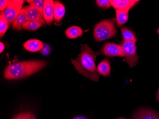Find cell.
Returning a JSON list of instances; mask_svg holds the SVG:
<instances>
[{"mask_svg": "<svg viewBox=\"0 0 159 119\" xmlns=\"http://www.w3.org/2000/svg\"><path fill=\"white\" fill-rule=\"evenodd\" d=\"M96 54L86 44L81 45V52L76 59H71V63L80 74L86 78L98 81L100 78L96 67Z\"/></svg>", "mask_w": 159, "mask_h": 119, "instance_id": "1", "label": "cell"}, {"mask_svg": "<svg viewBox=\"0 0 159 119\" xmlns=\"http://www.w3.org/2000/svg\"><path fill=\"white\" fill-rule=\"evenodd\" d=\"M47 63L42 60L24 61L11 63L4 70V76L8 80L25 78L43 69Z\"/></svg>", "mask_w": 159, "mask_h": 119, "instance_id": "2", "label": "cell"}, {"mask_svg": "<svg viewBox=\"0 0 159 119\" xmlns=\"http://www.w3.org/2000/svg\"><path fill=\"white\" fill-rule=\"evenodd\" d=\"M117 33L114 19H106L100 21L94 27V38L97 42L105 41L115 36Z\"/></svg>", "mask_w": 159, "mask_h": 119, "instance_id": "3", "label": "cell"}, {"mask_svg": "<svg viewBox=\"0 0 159 119\" xmlns=\"http://www.w3.org/2000/svg\"><path fill=\"white\" fill-rule=\"evenodd\" d=\"M120 46L124 54V61L131 67H133L138 62V55L136 53L135 43L131 41H122Z\"/></svg>", "mask_w": 159, "mask_h": 119, "instance_id": "4", "label": "cell"}, {"mask_svg": "<svg viewBox=\"0 0 159 119\" xmlns=\"http://www.w3.org/2000/svg\"><path fill=\"white\" fill-rule=\"evenodd\" d=\"M24 2L20 0H9V3L7 8L4 11L1 12L10 25H13L17 17L23 9L22 6Z\"/></svg>", "mask_w": 159, "mask_h": 119, "instance_id": "5", "label": "cell"}, {"mask_svg": "<svg viewBox=\"0 0 159 119\" xmlns=\"http://www.w3.org/2000/svg\"><path fill=\"white\" fill-rule=\"evenodd\" d=\"M101 54L109 57L118 56L124 57V54L121 46L117 44L111 43H106L103 45L102 49L96 53V55Z\"/></svg>", "mask_w": 159, "mask_h": 119, "instance_id": "6", "label": "cell"}, {"mask_svg": "<svg viewBox=\"0 0 159 119\" xmlns=\"http://www.w3.org/2000/svg\"><path fill=\"white\" fill-rule=\"evenodd\" d=\"M132 119H159V113L150 108H141L133 114Z\"/></svg>", "mask_w": 159, "mask_h": 119, "instance_id": "7", "label": "cell"}, {"mask_svg": "<svg viewBox=\"0 0 159 119\" xmlns=\"http://www.w3.org/2000/svg\"><path fill=\"white\" fill-rule=\"evenodd\" d=\"M136 0H111V5L115 10L129 11L139 2Z\"/></svg>", "mask_w": 159, "mask_h": 119, "instance_id": "8", "label": "cell"}, {"mask_svg": "<svg viewBox=\"0 0 159 119\" xmlns=\"http://www.w3.org/2000/svg\"><path fill=\"white\" fill-rule=\"evenodd\" d=\"M23 9L25 12L29 20L39 21L43 24V25L46 24L43 15L32 5L25 6Z\"/></svg>", "mask_w": 159, "mask_h": 119, "instance_id": "9", "label": "cell"}, {"mask_svg": "<svg viewBox=\"0 0 159 119\" xmlns=\"http://www.w3.org/2000/svg\"><path fill=\"white\" fill-rule=\"evenodd\" d=\"M54 1L52 0H45L43 14L46 24L51 25L54 19Z\"/></svg>", "mask_w": 159, "mask_h": 119, "instance_id": "10", "label": "cell"}, {"mask_svg": "<svg viewBox=\"0 0 159 119\" xmlns=\"http://www.w3.org/2000/svg\"><path fill=\"white\" fill-rule=\"evenodd\" d=\"M54 19L55 24H59L66 13V8L61 2L54 1Z\"/></svg>", "mask_w": 159, "mask_h": 119, "instance_id": "11", "label": "cell"}, {"mask_svg": "<svg viewBox=\"0 0 159 119\" xmlns=\"http://www.w3.org/2000/svg\"><path fill=\"white\" fill-rule=\"evenodd\" d=\"M43 43L37 39H30L24 43V46L26 50L31 52H37L43 47Z\"/></svg>", "mask_w": 159, "mask_h": 119, "instance_id": "12", "label": "cell"}, {"mask_svg": "<svg viewBox=\"0 0 159 119\" xmlns=\"http://www.w3.org/2000/svg\"><path fill=\"white\" fill-rule=\"evenodd\" d=\"M28 18L25 12L22 9L20 13L16 18V20L12 25V29L16 31H21L24 29L23 25L28 21Z\"/></svg>", "mask_w": 159, "mask_h": 119, "instance_id": "13", "label": "cell"}, {"mask_svg": "<svg viewBox=\"0 0 159 119\" xmlns=\"http://www.w3.org/2000/svg\"><path fill=\"white\" fill-rule=\"evenodd\" d=\"M97 71L100 75L107 77L111 73V66L108 59H104L97 66Z\"/></svg>", "mask_w": 159, "mask_h": 119, "instance_id": "14", "label": "cell"}, {"mask_svg": "<svg viewBox=\"0 0 159 119\" xmlns=\"http://www.w3.org/2000/svg\"><path fill=\"white\" fill-rule=\"evenodd\" d=\"M65 34L68 38L70 39H75L83 35V31L80 27L73 26L66 30Z\"/></svg>", "mask_w": 159, "mask_h": 119, "instance_id": "15", "label": "cell"}, {"mask_svg": "<svg viewBox=\"0 0 159 119\" xmlns=\"http://www.w3.org/2000/svg\"><path fill=\"white\" fill-rule=\"evenodd\" d=\"M116 21L119 27H121L127 21L129 17V11L115 10Z\"/></svg>", "mask_w": 159, "mask_h": 119, "instance_id": "16", "label": "cell"}, {"mask_svg": "<svg viewBox=\"0 0 159 119\" xmlns=\"http://www.w3.org/2000/svg\"><path fill=\"white\" fill-rule=\"evenodd\" d=\"M43 25V24L39 21L28 20L23 25V28L25 30L33 32L37 30Z\"/></svg>", "mask_w": 159, "mask_h": 119, "instance_id": "17", "label": "cell"}, {"mask_svg": "<svg viewBox=\"0 0 159 119\" xmlns=\"http://www.w3.org/2000/svg\"><path fill=\"white\" fill-rule=\"evenodd\" d=\"M121 31L124 41H131L135 43L136 42L137 39L135 36L130 30L125 27L121 28Z\"/></svg>", "mask_w": 159, "mask_h": 119, "instance_id": "18", "label": "cell"}, {"mask_svg": "<svg viewBox=\"0 0 159 119\" xmlns=\"http://www.w3.org/2000/svg\"><path fill=\"white\" fill-rule=\"evenodd\" d=\"M10 23L3 17L1 13H0V37L2 38L9 26Z\"/></svg>", "mask_w": 159, "mask_h": 119, "instance_id": "19", "label": "cell"}, {"mask_svg": "<svg viewBox=\"0 0 159 119\" xmlns=\"http://www.w3.org/2000/svg\"><path fill=\"white\" fill-rule=\"evenodd\" d=\"M27 2L32 5L37 10L39 11L42 14H43V7H44V2L43 0H27Z\"/></svg>", "mask_w": 159, "mask_h": 119, "instance_id": "20", "label": "cell"}, {"mask_svg": "<svg viewBox=\"0 0 159 119\" xmlns=\"http://www.w3.org/2000/svg\"><path fill=\"white\" fill-rule=\"evenodd\" d=\"M12 119H36L35 115L31 112H24L19 113Z\"/></svg>", "mask_w": 159, "mask_h": 119, "instance_id": "21", "label": "cell"}, {"mask_svg": "<svg viewBox=\"0 0 159 119\" xmlns=\"http://www.w3.org/2000/svg\"><path fill=\"white\" fill-rule=\"evenodd\" d=\"M96 3L99 7L104 9H107L111 7V4L110 1L108 0H97L96 1Z\"/></svg>", "mask_w": 159, "mask_h": 119, "instance_id": "22", "label": "cell"}, {"mask_svg": "<svg viewBox=\"0 0 159 119\" xmlns=\"http://www.w3.org/2000/svg\"><path fill=\"white\" fill-rule=\"evenodd\" d=\"M9 3V0H1L0 1V10L3 11L7 8Z\"/></svg>", "mask_w": 159, "mask_h": 119, "instance_id": "23", "label": "cell"}, {"mask_svg": "<svg viewBox=\"0 0 159 119\" xmlns=\"http://www.w3.org/2000/svg\"><path fill=\"white\" fill-rule=\"evenodd\" d=\"M0 47H1V49H0V53H2L3 52L4 49V45L3 44V43L1 42L0 43Z\"/></svg>", "mask_w": 159, "mask_h": 119, "instance_id": "24", "label": "cell"}, {"mask_svg": "<svg viewBox=\"0 0 159 119\" xmlns=\"http://www.w3.org/2000/svg\"><path fill=\"white\" fill-rule=\"evenodd\" d=\"M73 119H88L86 117H84V116H78L76 117H75Z\"/></svg>", "mask_w": 159, "mask_h": 119, "instance_id": "25", "label": "cell"}, {"mask_svg": "<svg viewBox=\"0 0 159 119\" xmlns=\"http://www.w3.org/2000/svg\"><path fill=\"white\" fill-rule=\"evenodd\" d=\"M156 98L157 101L159 102V88L157 91V93H156Z\"/></svg>", "mask_w": 159, "mask_h": 119, "instance_id": "26", "label": "cell"}, {"mask_svg": "<svg viewBox=\"0 0 159 119\" xmlns=\"http://www.w3.org/2000/svg\"><path fill=\"white\" fill-rule=\"evenodd\" d=\"M116 119H127L125 117H119V118H117Z\"/></svg>", "mask_w": 159, "mask_h": 119, "instance_id": "27", "label": "cell"}, {"mask_svg": "<svg viewBox=\"0 0 159 119\" xmlns=\"http://www.w3.org/2000/svg\"><path fill=\"white\" fill-rule=\"evenodd\" d=\"M157 33L159 34V28H158V29L157 30Z\"/></svg>", "mask_w": 159, "mask_h": 119, "instance_id": "28", "label": "cell"}]
</instances>
